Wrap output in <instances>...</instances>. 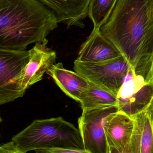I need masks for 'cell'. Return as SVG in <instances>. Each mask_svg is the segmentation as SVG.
<instances>
[{"label": "cell", "mask_w": 153, "mask_h": 153, "mask_svg": "<svg viewBox=\"0 0 153 153\" xmlns=\"http://www.w3.org/2000/svg\"><path fill=\"white\" fill-rule=\"evenodd\" d=\"M55 13L38 0H0V48L26 50L58 26Z\"/></svg>", "instance_id": "7a4b0ae2"}, {"label": "cell", "mask_w": 153, "mask_h": 153, "mask_svg": "<svg viewBox=\"0 0 153 153\" xmlns=\"http://www.w3.org/2000/svg\"><path fill=\"white\" fill-rule=\"evenodd\" d=\"M108 153H127L125 151H124L123 152L119 151L116 148L111 146H109Z\"/></svg>", "instance_id": "ac0fdd59"}, {"label": "cell", "mask_w": 153, "mask_h": 153, "mask_svg": "<svg viewBox=\"0 0 153 153\" xmlns=\"http://www.w3.org/2000/svg\"><path fill=\"white\" fill-rule=\"evenodd\" d=\"M49 153H91L85 150L72 149H51L45 150Z\"/></svg>", "instance_id": "e0dca14e"}, {"label": "cell", "mask_w": 153, "mask_h": 153, "mask_svg": "<svg viewBox=\"0 0 153 153\" xmlns=\"http://www.w3.org/2000/svg\"><path fill=\"white\" fill-rule=\"evenodd\" d=\"M130 69L123 56L100 62H84L75 60L74 63L75 71L116 97Z\"/></svg>", "instance_id": "277c9868"}, {"label": "cell", "mask_w": 153, "mask_h": 153, "mask_svg": "<svg viewBox=\"0 0 153 153\" xmlns=\"http://www.w3.org/2000/svg\"><path fill=\"white\" fill-rule=\"evenodd\" d=\"M11 140L27 153L51 149L84 150L79 129L61 117L34 120Z\"/></svg>", "instance_id": "3957f363"}, {"label": "cell", "mask_w": 153, "mask_h": 153, "mask_svg": "<svg viewBox=\"0 0 153 153\" xmlns=\"http://www.w3.org/2000/svg\"><path fill=\"white\" fill-rule=\"evenodd\" d=\"M48 39L37 43L30 50L29 60L15 81L18 90L23 96L27 89L42 80L56 62L55 52L47 46Z\"/></svg>", "instance_id": "ba28073f"}, {"label": "cell", "mask_w": 153, "mask_h": 153, "mask_svg": "<svg viewBox=\"0 0 153 153\" xmlns=\"http://www.w3.org/2000/svg\"><path fill=\"white\" fill-rule=\"evenodd\" d=\"M149 111L151 115V119H152V122L153 126V101L152 103L151 104L150 107L149 108Z\"/></svg>", "instance_id": "d6986e66"}, {"label": "cell", "mask_w": 153, "mask_h": 153, "mask_svg": "<svg viewBox=\"0 0 153 153\" xmlns=\"http://www.w3.org/2000/svg\"><path fill=\"white\" fill-rule=\"evenodd\" d=\"M35 153H49L47 152L45 150H38L35 151Z\"/></svg>", "instance_id": "ffe728a7"}, {"label": "cell", "mask_w": 153, "mask_h": 153, "mask_svg": "<svg viewBox=\"0 0 153 153\" xmlns=\"http://www.w3.org/2000/svg\"><path fill=\"white\" fill-rule=\"evenodd\" d=\"M130 65L153 61V0H118L99 29Z\"/></svg>", "instance_id": "6da1fadb"}, {"label": "cell", "mask_w": 153, "mask_h": 153, "mask_svg": "<svg viewBox=\"0 0 153 153\" xmlns=\"http://www.w3.org/2000/svg\"><path fill=\"white\" fill-rule=\"evenodd\" d=\"M80 103L82 111L109 107L118 108L116 96L90 82L89 87L84 94Z\"/></svg>", "instance_id": "5bb4252c"}, {"label": "cell", "mask_w": 153, "mask_h": 153, "mask_svg": "<svg viewBox=\"0 0 153 153\" xmlns=\"http://www.w3.org/2000/svg\"><path fill=\"white\" fill-rule=\"evenodd\" d=\"M54 12L59 23L67 28L77 26L84 28L83 20L88 15L90 0H38Z\"/></svg>", "instance_id": "8fae6325"}, {"label": "cell", "mask_w": 153, "mask_h": 153, "mask_svg": "<svg viewBox=\"0 0 153 153\" xmlns=\"http://www.w3.org/2000/svg\"><path fill=\"white\" fill-rule=\"evenodd\" d=\"M118 0H90L88 14L93 22V28L99 29L108 19Z\"/></svg>", "instance_id": "9a60e30c"}, {"label": "cell", "mask_w": 153, "mask_h": 153, "mask_svg": "<svg viewBox=\"0 0 153 153\" xmlns=\"http://www.w3.org/2000/svg\"><path fill=\"white\" fill-rule=\"evenodd\" d=\"M134 128L133 119L125 113L119 111L110 113L104 122L108 146L123 152L130 142Z\"/></svg>", "instance_id": "30bf717a"}, {"label": "cell", "mask_w": 153, "mask_h": 153, "mask_svg": "<svg viewBox=\"0 0 153 153\" xmlns=\"http://www.w3.org/2000/svg\"><path fill=\"white\" fill-rule=\"evenodd\" d=\"M119 111L132 117L148 109L153 101V83H146L130 69L117 95Z\"/></svg>", "instance_id": "5b68a950"}, {"label": "cell", "mask_w": 153, "mask_h": 153, "mask_svg": "<svg viewBox=\"0 0 153 153\" xmlns=\"http://www.w3.org/2000/svg\"><path fill=\"white\" fill-rule=\"evenodd\" d=\"M118 110L117 107H113L82 111L78 125L84 150L91 153H108L104 120L110 113Z\"/></svg>", "instance_id": "52a82bcc"}, {"label": "cell", "mask_w": 153, "mask_h": 153, "mask_svg": "<svg viewBox=\"0 0 153 153\" xmlns=\"http://www.w3.org/2000/svg\"><path fill=\"white\" fill-rule=\"evenodd\" d=\"M67 96L80 103L90 82L76 72L69 71L61 62L55 64L46 73Z\"/></svg>", "instance_id": "7c38bea8"}, {"label": "cell", "mask_w": 153, "mask_h": 153, "mask_svg": "<svg viewBox=\"0 0 153 153\" xmlns=\"http://www.w3.org/2000/svg\"><path fill=\"white\" fill-rule=\"evenodd\" d=\"M29 60V51L0 48V105L22 97L15 81Z\"/></svg>", "instance_id": "8992f818"}, {"label": "cell", "mask_w": 153, "mask_h": 153, "mask_svg": "<svg viewBox=\"0 0 153 153\" xmlns=\"http://www.w3.org/2000/svg\"><path fill=\"white\" fill-rule=\"evenodd\" d=\"M134 128L127 153H153V126L149 108L131 117Z\"/></svg>", "instance_id": "4fadbf2b"}, {"label": "cell", "mask_w": 153, "mask_h": 153, "mask_svg": "<svg viewBox=\"0 0 153 153\" xmlns=\"http://www.w3.org/2000/svg\"><path fill=\"white\" fill-rule=\"evenodd\" d=\"M0 153H27L22 150L13 141L1 145Z\"/></svg>", "instance_id": "2e32d148"}, {"label": "cell", "mask_w": 153, "mask_h": 153, "mask_svg": "<svg viewBox=\"0 0 153 153\" xmlns=\"http://www.w3.org/2000/svg\"><path fill=\"white\" fill-rule=\"evenodd\" d=\"M122 56L117 48L102 35L99 29L93 28L81 46L76 60L84 62H100Z\"/></svg>", "instance_id": "9c48e42d"}]
</instances>
